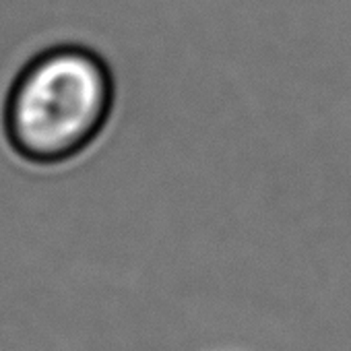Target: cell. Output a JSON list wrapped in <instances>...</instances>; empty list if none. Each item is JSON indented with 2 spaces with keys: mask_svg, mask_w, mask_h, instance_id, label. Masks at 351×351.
Returning <instances> with one entry per match:
<instances>
[{
  "mask_svg": "<svg viewBox=\"0 0 351 351\" xmlns=\"http://www.w3.org/2000/svg\"><path fill=\"white\" fill-rule=\"evenodd\" d=\"M112 106L114 79L106 60L85 46H54L34 56L13 81L7 136L29 161H66L101 134Z\"/></svg>",
  "mask_w": 351,
  "mask_h": 351,
  "instance_id": "cell-1",
  "label": "cell"
}]
</instances>
